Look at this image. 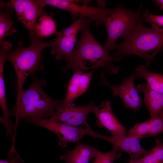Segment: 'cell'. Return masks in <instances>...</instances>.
Segmentation results:
<instances>
[{"instance_id":"obj_1","label":"cell","mask_w":163,"mask_h":163,"mask_svg":"<svg viewBox=\"0 0 163 163\" xmlns=\"http://www.w3.org/2000/svg\"><path fill=\"white\" fill-rule=\"evenodd\" d=\"M93 21L85 18L80 40L66 66L63 68V72L69 69L75 72L103 67L110 74L117 73L119 68L113 64L114 59L105 46L100 44L90 31L89 26Z\"/></svg>"},{"instance_id":"obj_2","label":"cell","mask_w":163,"mask_h":163,"mask_svg":"<svg viewBox=\"0 0 163 163\" xmlns=\"http://www.w3.org/2000/svg\"><path fill=\"white\" fill-rule=\"evenodd\" d=\"M33 76L31 85L23 89L17 96L13 108L9 111L10 116L15 118L14 125L16 130L18 123L24 119L51 117L54 114V108L62 101L52 98L45 92L43 87L46 82L44 79L38 80Z\"/></svg>"},{"instance_id":"obj_3","label":"cell","mask_w":163,"mask_h":163,"mask_svg":"<svg viewBox=\"0 0 163 163\" xmlns=\"http://www.w3.org/2000/svg\"><path fill=\"white\" fill-rule=\"evenodd\" d=\"M114 61L119 62L126 55H133L143 58L148 67L155 56L163 49V32L143 24L141 15L134 30L117 46Z\"/></svg>"},{"instance_id":"obj_4","label":"cell","mask_w":163,"mask_h":163,"mask_svg":"<svg viewBox=\"0 0 163 163\" xmlns=\"http://www.w3.org/2000/svg\"><path fill=\"white\" fill-rule=\"evenodd\" d=\"M31 40L32 43L29 46L24 47L21 43H18L16 49L8 53L6 56V61L11 62L16 73L17 96L23 89L27 76L43 68L42 62L43 57L41 53L45 48L49 47V43L43 41L42 38L36 37Z\"/></svg>"},{"instance_id":"obj_5","label":"cell","mask_w":163,"mask_h":163,"mask_svg":"<svg viewBox=\"0 0 163 163\" xmlns=\"http://www.w3.org/2000/svg\"><path fill=\"white\" fill-rule=\"evenodd\" d=\"M140 10L135 13L118 5L106 18L104 24L107 37L105 46L108 51L116 48L119 37L125 38L132 33L141 15Z\"/></svg>"},{"instance_id":"obj_6","label":"cell","mask_w":163,"mask_h":163,"mask_svg":"<svg viewBox=\"0 0 163 163\" xmlns=\"http://www.w3.org/2000/svg\"><path fill=\"white\" fill-rule=\"evenodd\" d=\"M85 18L80 17L64 30L57 32L56 38L49 43L51 53L56 59H64L67 63L75 49L78 34L81 31Z\"/></svg>"},{"instance_id":"obj_7","label":"cell","mask_w":163,"mask_h":163,"mask_svg":"<svg viewBox=\"0 0 163 163\" xmlns=\"http://www.w3.org/2000/svg\"><path fill=\"white\" fill-rule=\"evenodd\" d=\"M44 6L49 5L69 12L73 19L78 17L88 18L95 21L96 25L104 23L106 18L110 14L113 9L80 5L71 0H41Z\"/></svg>"},{"instance_id":"obj_8","label":"cell","mask_w":163,"mask_h":163,"mask_svg":"<svg viewBox=\"0 0 163 163\" xmlns=\"http://www.w3.org/2000/svg\"><path fill=\"white\" fill-rule=\"evenodd\" d=\"M28 122L46 128L55 133L59 138L58 143L62 148L68 143H75L82 139L85 135L82 126L79 128L55 121L50 118L31 117L26 118Z\"/></svg>"},{"instance_id":"obj_9","label":"cell","mask_w":163,"mask_h":163,"mask_svg":"<svg viewBox=\"0 0 163 163\" xmlns=\"http://www.w3.org/2000/svg\"><path fill=\"white\" fill-rule=\"evenodd\" d=\"M9 2L18 19L28 30L30 39L36 37L34 27L38 18L47 15L41 0H11Z\"/></svg>"},{"instance_id":"obj_10","label":"cell","mask_w":163,"mask_h":163,"mask_svg":"<svg viewBox=\"0 0 163 163\" xmlns=\"http://www.w3.org/2000/svg\"><path fill=\"white\" fill-rule=\"evenodd\" d=\"M84 127L85 135L108 142L112 145L113 149L117 151L122 152L127 154L130 157L129 161H137L148 152V150H145L142 147L138 139L126 136L118 137L102 135L94 131L88 123Z\"/></svg>"},{"instance_id":"obj_11","label":"cell","mask_w":163,"mask_h":163,"mask_svg":"<svg viewBox=\"0 0 163 163\" xmlns=\"http://www.w3.org/2000/svg\"><path fill=\"white\" fill-rule=\"evenodd\" d=\"M104 72L101 75L100 84L108 86L111 89L113 96L120 97L123 101L125 108L135 111H139L141 107L142 101L134 86V81L137 78L134 73L128 77L124 79L121 84L114 86L110 84L105 76Z\"/></svg>"},{"instance_id":"obj_12","label":"cell","mask_w":163,"mask_h":163,"mask_svg":"<svg viewBox=\"0 0 163 163\" xmlns=\"http://www.w3.org/2000/svg\"><path fill=\"white\" fill-rule=\"evenodd\" d=\"M95 107L92 101L84 106L72 104L69 107H61L57 105L56 111L50 119L73 126L84 125L87 123L86 120L88 115L93 113Z\"/></svg>"},{"instance_id":"obj_13","label":"cell","mask_w":163,"mask_h":163,"mask_svg":"<svg viewBox=\"0 0 163 163\" xmlns=\"http://www.w3.org/2000/svg\"><path fill=\"white\" fill-rule=\"evenodd\" d=\"M100 109L96 106L93 113L97 117L95 121L96 126L99 128L104 127L110 131L111 136L118 137L126 136L125 127L119 121L112 111L110 101H106L101 104Z\"/></svg>"},{"instance_id":"obj_14","label":"cell","mask_w":163,"mask_h":163,"mask_svg":"<svg viewBox=\"0 0 163 163\" xmlns=\"http://www.w3.org/2000/svg\"><path fill=\"white\" fill-rule=\"evenodd\" d=\"M96 69L90 72H73L69 81L65 99L57 106L61 107L70 106L73 101L85 93L90 85L93 73Z\"/></svg>"},{"instance_id":"obj_15","label":"cell","mask_w":163,"mask_h":163,"mask_svg":"<svg viewBox=\"0 0 163 163\" xmlns=\"http://www.w3.org/2000/svg\"><path fill=\"white\" fill-rule=\"evenodd\" d=\"M136 89L144 95V101L151 118L159 117L163 111V94L153 90L147 84L138 85Z\"/></svg>"},{"instance_id":"obj_16","label":"cell","mask_w":163,"mask_h":163,"mask_svg":"<svg viewBox=\"0 0 163 163\" xmlns=\"http://www.w3.org/2000/svg\"><path fill=\"white\" fill-rule=\"evenodd\" d=\"M163 132V119L159 117L136 123L128 131V136L137 139L158 135Z\"/></svg>"},{"instance_id":"obj_17","label":"cell","mask_w":163,"mask_h":163,"mask_svg":"<svg viewBox=\"0 0 163 163\" xmlns=\"http://www.w3.org/2000/svg\"><path fill=\"white\" fill-rule=\"evenodd\" d=\"M97 149L88 144H79L71 151L66 150L60 157L65 163H89L94 157Z\"/></svg>"},{"instance_id":"obj_18","label":"cell","mask_w":163,"mask_h":163,"mask_svg":"<svg viewBox=\"0 0 163 163\" xmlns=\"http://www.w3.org/2000/svg\"><path fill=\"white\" fill-rule=\"evenodd\" d=\"M4 66L0 65V106L3 112V117H0V121L7 130L6 136L12 137L15 133L14 124L9 119V114L7 107L5 84L4 77Z\"/></svg>"},{"instance_id":"obj_19","label":"cell","mask_w":163,"mask_h":163,"mask_svg":"<svg viewBox=\"0 0 163 163\" xmlns=\"http://www.w3.org/2000/svg\"><path fill=\"white\" fill-rule=\"evenodd\" d=\"M0 43L7 36L16 32L13 27V23L11 18V8L9 2H0Z\"/></svg>"},{"instance_id":"obj_20","label":"cell","mask_w":163,"mask_h":163,"mask_svg":"<svg viewBox=\"0 0 163 163\" xmlns=\"http://www.w3.org/2000/svg\"><path fill=\"white\" fill-rule=\"evenodd\" d=\"M134 73L137 77L144 78L147 85L151 89L163 94V74L149 72L142 65L136 68Z\"/></svg>"},{"instance_id":"obj_21","label":"cell","mask_w":163,"mask_h":163,"mask_svg":"<svg viewBox=\"0 0 163 163\" xmlns=\"http://www.w3.org/2000/svg\"><path fill=\"white\" fill-rule=\"evenodd\" d=\"M37 21L34 27L36 37L43 38L57 32L56 23L50 16L42 15Z\"/></svg>"},{"instance_id":"obj_22","label":"cell","mask_w":163,"mask_h":163,"mask_svg":"<svg viewBox=\"0 0 163 163\" xmlns=\"http://www.w3.org/2000/svg\"><path fill=\"white\" fill-rule=\"evenodd\" d=\"M137 160L143 163H163V143L157 139L155 145Z\"/></svg>"},{"instance_id":"obj_23","label":"cell","mask_w":163,"mask_h":163,"mask_svg":"<svg viewBox=\"0 0 163 163\" xmlns=\"http://www.w3.org/2000/svg\"><path fill=\"white\" fill-rule=\"evenodd\" d=\"M121 157V153L113 149L107 152H103L97 150L91 163H113Z\"/></svg>"},{"instance_id":"obj_24","label":"cell","mask_w":163,"mask_h":163,"mask_svg":"<svg viewBox=\"0 0 163 163\" xmlns=\"http://www.w3.org/2000/svg\"><path fill=\"white\" fill-rule=\"evenodd\" d=\"M142 16L144 21L150 23L151 26L163 32V15H154L149 10L146 9Z\"/></svg>"},{"instance_id":"obj_25","label":"cell","mask_w":163,"mask_h":163,"mask_svg":"<svg viewBox=\"0 0 163 163\" xmlns=\"http://www.w3.org/2000/svg\"><path fill=\"white\" fill-rule=\"evenodd\" d=\"M7 155L9 159L6 160H1L0 163H25L24 161L20 158L15 147H11Z\"/></svg>"},{"instance_id":"obj_26","label":"cell","mask_w":163,"mask_h":163,"mask_svg":"<svg viewBox=\"0 0 163 163\" xmlns=\"http://www.w3.org/2000/svg\"><path fill=\"white\" fill-rule=\"evenodd\" d=\"M154 1L157 6L163 10V0H157Z\"/></svg>"},{"instance_id":"obj_27","label":"cell","mask_w":163,"mask_h":163,"mask_svg":"<svg viewBox=\"0 0 163 163\" xmlns=\"http://www.w3.org/2000/svg\"><path fill=\"white\" fill-rule=\"evenodd\" d=\"M98 4L99 5V7L104 8L105 6V2L104 1H98Z\"/></svg>"},{"instance_id":"obj_28","label":"cell","mask_w":163,"mask_h":163,"mask_svg":"<svg viewBox=\"0 0 163 163\" xmlns=\"http://www.w3.org/2000/svg\"><path fill=\"white\" fill-rule=\"evenodd\" d=\"M128 163H143L142 162H141L137 160L135 161H129Z\"/></svg>"},{"instance_id":"obj_29","label":"cell","mask_w":163,"mask_h":163,"mask_svg":"<svg viewBox=\"0 0 163 163\" xmlns=\"http://www.w3.org/2000/svg\"><path fill=\"white\" fill-rule=\"evenodd\" d=\"M159 117L163 119V111H162V112L161 113Z\"/></svg>"}]
</instances>
